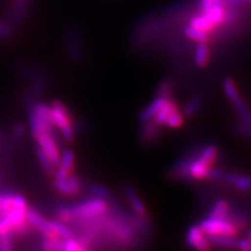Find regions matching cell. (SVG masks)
<instances>
[{
  "label": "cell",
  "instance_id": "9",
  "mask_svg": "<svg viewBox=\"0 0 251 251\" xmlns=\"http://www.w3.org/2000/svg\"><path fill=\"white\" fill-rule=\"evenodd\" d=\"M123 193L125 195L126 199H127L128 203L130 204L132 210L134 211V214L136 216L141 217V218L148 217L147 207L144 204L143 200L140 199L139 195L137 194V192L135 191L134 187H133L129 183H125L123 185Z\"/></svg>",
  "mask_w": 251,
  "mask_h": 251
},
{
  "label": "cell",
  "instance_id": "33",
  "mask_svg": "<svg viewBox=\"0 0 251 251\" xmlns=\"http://www.w3.org/2000/svg\"><path fill=\"white\" fill-rule=\"evenodd\" d=\"M25 127L22 124L16 125L13 128L12 136H13L14 140H16V141L21 140L23 137H25Z\"/></svg>",
  "mask_w": 251,
  "mask_h": 251
},
{
  "label": "cell",
  "instance_id": "29",
  "mask_svg": "<svg viewBox=\"0 0 251 251\" xmlns=\"http://www.w3.org/2000/svg\"><path fill=\"white\" fill-rule=\"evenodd\" d=\"M67 183L69 186V190H70V196L72 197H75L78 194L82 192V188H83V184L82 181L80 179H78L77 176L74 174H69L68 178H67Z\"/></svg>",
  "mask_w": 251,
  "mask_h": 251
},
{
  "label": "cell",
  "instance_id": "6",
  "mask_svg": "<svg viewBox=\"0 0 251 251\" xmlns=\"http://www.w3.org/2000/svg\"><path fill=\"white\" fill-rule=\"evenodd\" d=\"M223 89H224V92L226 94L227 99L229 100L231 105L235 109V111L239 113L240 117L244 116L250 112L247 104L245 103L244 100L241 98L240 92L237 88V85H235L232 78H230V77L225 78V80L223 81Z\"/></svg>",
  "mask_w": 251,
  "mask_h": 251
},
{
  "label": "cell",
  "instance_id": "2",
  "mask_svg": "<svg viewBox=\"0 0 251 251\" xmlns=\"http://www.w3.org/2000/svg\"><path fill=\"white\" fill-rule=\"evenodd\" d=\"M69 206L74 214L75 221H81V220H87L93 217L105 215L110 208L108 200L96 197V196H92V197L85 199L82 202Z\"/></svg>",
  "mask_w": 251,
  "mask_h": 251
},
{
  "label": "cell",
  "instance_id": "13",
  "mask_svg": "<svg viewBox=\"0 0 251 251\" xmlns=\"http://www.w3.org/2000/svg\"><path fill=\"white\" fill-rule=\"evenodd\" d=\"M204 16L213 23V25L217 27L218 25H225L227 17V7L224 4H215L210 6L205 12H201Z\"/></svg>",
  "mask_w": 251,
  "mask_h": 251
},
{
  "label": "cell",
  "instance_id": "23",
  "mask_svg": "<svg viewBox=\"0 0 251 251\" xmlns=\"http://www.w3.org/2000/svg\"><path fill=\"white\" fill-rule=\"evenodd\" d=\"M183 34L190 40H193L197 43H207L209 40V35L207 33H204V31H201L197 28H194L191 25L184 27Z\"/></svg>",
  "mask_w": 251,
  "mask_h": 251
},
{
  "label": "cell",
  "instance_id": "35",
  "mask_svg": "<svg viewBox=\"0 0 251 251\" xmlns=\"http://www.w3.org/2000/svg\"><path fill=\"white\" fill-rule=\"evenodd\" d=\"M237 250H239V251H251V241L247 238L239 240Z\"/></svg>",
  "mask_w": 251,
  "mask_h": 251
},
{
  "label": "cell",
  "instance_id": "25",
  "mask_svg": "<svg viewBox=\"0 0 251 251\" xmlns=\"http://www.w3.org/2000/svg\"><path fill=\"white\" fill-rule=\"evenodd\" d=\"M202 105L203 100L200 98H194L184 105L181 112L185 117H193L200 111Z\"/></svg>",
  "mask_w": 251,
  "mask_h": 251
},
{
  "label": "cell",
  "instance_id": "7",
  "mask_svg": "<svg viewBox=\"0 0 251 251\" xmlns=\"http://www.w3.org/2000/svg\"><path fill=\"white\" fill-rule=\"evenodd\" d=\"M185 243L196 251H210L211 244L207 235L202 231L199 225H192L185 234Z\"/></svg>",
  "mask_w": 251,
  "mask_h": 251
},
{
  "label": "cell",
  "instance_id": "28",
  "mask_svg": "<svg viewBox=\"0 0 251 251\" xmlns=\"http://www.w3.org/2000/svg\"><path fill=\"white\" fill-rule=\"evenodd\" d=\"M14 25L10 21L0 19V42L9 41L14 36Z\"/></svg>",
  "mask_w": 251,
  "mask_h": 251
},
{
  "label": "cell",
  "instance_id": "26",
  "mask_svg": "<svg viewBox=\"0 0 251 251\" xmlns=\"http://www.w3.org/2000/svg\"><path fill=\"white\" fill-rule=\"evenodd\" d=\"M184 122H185V116L178 109L168 117L166 124H164V127L170 128V129H179L184 125Z\"/></svg>",
  "mask_w": 251,
  "mask_h": 251
},
{
  "label": "cell",
  "instance_id": "3",
  "mask_svg": "<svg viewBox=\"0 0 251 251\" xmlns=\"http://www.w3.org/2000/svg\"><path fill=\"white\" fill-rule=\"evenodd\" d=\"M199 227L207 237H216V235H228L235 237L240 231L228 219H219L206 217L199 223Z\"/></svg>",
  "mask_w": 251,
  "mask_h": 251
},
{
  "label": "cell",
  "instance_id": "21",
  "mask_svg": "<svg viewBox=\"0 0 251 251\" xmlns=\"http://www.w3.org/2000/svg\"><path fill=\"white\" fill-rule=\"evenodd\" d=\"M75 164V157L72 150H65L61 154L59 167L64 170L67 174H74Z\"/></svg>",
  "mask_w": 251,
  "mask_h": 251
},
{
  "label": "cell",
  "instance_id": "24",
  "mask_svg": "<svg viewBox=\"0 0 251 251\" xmlns=\"http://www.w3.org/2000/svg\"><path fill=\"white\" fill-rule=\"evenodd\" d=\"M50 223L51 227L53 228V230L57 232V234L59 235L60 238H62V239H69V238L75 237L73 229L69 228V226H67L66 224L58 221L57 219H50Z\"/></svg>",
  "mask_w": 251,
  "mask_h": 251
},
{
  "label": "cell",
  "instance_id": "12",
  "mask_svg": "<svg viewBox=\"0 0 251 251\" xmlns=\"http://www.w3.org/2000/svg\"><path fill=\"white\" fill-rule=\"evenodd\" d=\"M169 99H164L161 97H156L150 104L147 105L143 110H141L138 115V121L140 124L146 123L153 120V117L159 111L161 107Z\"/></svg>",
  "mask_w": 251,
  "mask_h": 251
},
{
  "label": "cell",
  "instance_id": "32",
  "mask_svg": "<svg viewBox=\"0 0 251 251\" xmlns=\"http://www.w3.org/2000/svg\"><path fill=\"white\" fill-rule=\"evenodd\" d=\"M27 201L20 194H14L13 196V208L16 209H23L25 210L27 208Z\"/></svg>",
  "mask_w": 251,
  "mask_h": 251
},
{
  "label": "cell",
  "instance_id": "27",
  "mask_svg": "<svg viewBox=\"0 0 251 251\" xmlns=\"http://www.w3.org/2000/svg\"><path fill=\"white\" fill-rule=\"evenodd\" d=\"M173 91H174V85L169 78L161 81L156 89V97H161L164 99H172Z\"/></svg>",
  "mask_w": 251,
  "mask_h": 251
},
{
  "label": "cell",
  "instance_id": "22",
  "mask_svg": "<svg viewBox=\"0 0 251 251\" xmlns=\"http://www.w3.org/2000/svg\"><path fill=\"white\" fill-rule=\"evenodd\" d=\"M54 216H56V219L58 221L66 225H72L75 221L74 214L69 205H62V204H59L56 209H54Z\"/></svg>",
  "mask_w": 251,
  "mask_h": 251
},
{
  "label": "cell",
  "instance_id": "5",
  "mask_svg": "<svg viewBox=\"0 0 251 251\" xmlns=\"http://www.w3.org/2000/svg\"><path fill=\"white\" fill-rule=\"evenodd\" d=\"M37 146L40 147L45 155L49 157V159L52 163L54 168H58L60 164V147L58 143V138L56 134H50V133H42L36 139Z\"/></svg>",
  "mask_w": 251,
  "mask_h": 251
},
{
  "label": "cell",
  "instance_id": "34",
  "mask_svg": "<svg viewBox=\"0 0 251 251\" xmlns=\"http://www.w3.org/2000/svg\"><path fill=\"white\" fill-rule=\"evenodd\" d=\"M235 130H237V132H239L240 134L247 135V136L251 137V126L250 125H247L245 123L241 122L240 124L235 126Z\"/></svg>",
  "mask_w": 251,
  "mask_h": 251
},
{
  "label": "cell",
  "instance_id": "10",
  "mask_svg": "<svg viewBox=\"0 0 251 251\" xmlns=\"http://www.w3.org/2000/svg\"><path fill=\"white\" fill-rule=\"evenodd\" d=\"M158 125H156L153 121H149L141 124L139 130V141L143 145H151L158 140L161 135V131Z\"/></svg>",
  "mask_w": 251,
  "mask_h": 251
},
{
  "label": "cell",
  "instance_id": "16",
  "mask_svg": "<svg viewBox=\"0 0 251 251\" xmlns=\"http://www.w3.org/2000/svg\"><path fill=\"white\" fill-rule=\"evenodd\" d=\"M210 59V51L207 43H198L195 50L194 61L195 64L198 67H205L209 63Z\"/></svg>",
  "mask_w": 251,
  "mask_h": 251
},
{
  "label": "cell",
  "instance_id": "36",
  "mask_svg": "<svg viewBox=\"0 0 251 251\" xmlns=\"http://www.w3.org/2000/svg\"><path fill=\"white\" fill-rule=\"evenodd\" d=\"M215 0H200V12H205L214 5Z\"/></svg>",
  "mask_w": 251,
  "mask_h": 251
},
{
  "label": "cell",
  "instance_id": "19",
  "mask_svg": "<svg viewBox=\"0 0 251 251\" xmlns=\"http://www.w3.org/2000/svg\"><path fill=\"white\" fill-rule=\"evenodd\" d=\"M39 247L41 251H64V239L47 238L41 235Z\"/></svg>",
  "mask_w": 251,
  "mask_h": 251
},
{
  "label": "cell",
  "instance_id": "17",
  "mask_svg": "<svg viewBox=\"0 0 251 251\" xmlns=\"http://www.w3.org/2000/svg\"><path fill=\"white\" fill-rule=\"evenodd\" d=\"M188 25H191L194 28H197L201 31H204V33L209 34L210 31H213L215 29V26L211 23L205 16H204L203 13L200 12V14L195 15L190 19V23Z\"/></svg>",
  "mask_w": 251,
  "mask_h": 251
},
{
  "label": "cell",
  "instance_id": "15",
  "mask_svg": "<svg viewBox=\"0 0 251 251\" xmlns=\"http://www.w3.org/2000/svg\"><path fill=\"white\" fill-rule=\"evenodd\" d=\"M229 203L224 199L216 200L208 210V217L219 218V219H227L230 213Z\"/></svg>",
  "mask_w": 251,
  "mask_h": 251
},
{
  "label": "cell",
  "instance_id": "30",
  "mask_svg": "<svg viewBox=\"0 0 251 251\" xmlns=\"http://www.w3.org/2000/svg\"><path fill=\"white\" fill-rule=\"evenodd\" d=\"M88 190L92 194V196H96V197L103 198V199H106V200H110L112 198L111 194H110V192L103 185L90 184L88 186Z\"/></svg>",
  "mask_w": 251,
  "mask_h": 251
},
{
  "label": "cell",
  "instance_id": "1",
  "mask_svg": "<svg viewBox=\"0 0 251 251\" xmlns=\"http://www.w3.org/2000/svg\"><path fill=\"white\" fill-rule=\"evenodd\" d=\"M51 122L54 127L61 132V136L67 143H72L75 139V130L76 122L67 106L60 100H54L50 104Z\"/></svg>",
  "mask_w": 251,
  "mask_h": 251
},
{
  "label": "cell",
  "instance_id": "20",
  "mask_svg": "<svg viewBox=\"0 0 251 251\" xmlns=\"http://www.w3.org/2000/svg\"><path fill=\"white\" fill-rule=\"evenodd\" d=\"M35 155H36V158H37L39 164H40V167H41L44 174L46 176H52L54 169L56 168L52 166V163L49 159V157L45 155L42 149L39 146H36V148H35Z\"/></svg>",
  "mask_w": 251,
  "mask_h": 251
},
{
  "label": "cell",
  "instance_id": "14",
  "mask_svg": "<svg viewBox=\"0 0 251 251\" xmlns=\"http://www.w3.org/2000/svg\"><path fill=\"white\" fill-rule=\"evenodd\" d=\"M178 109L179 106L177 101L173 100V98L169 99L151 121H153L156 125H158L159 127H164V124H166L168 117Z\"/></svg>",
  "mask_w": 251,
  "mask_h": 251
},
{
  "label": "cell",
  "instance_id": "37",
  "mask_svg": "<svg viewBox=\"0 0 251 251\" xmlns=\"http://www.w3.org/2000/svg\"><path fill=\"white\" fill-rule=\"evenodd\" d=\"M247 239H249L251 241V227H249V229L247 231Z\"/></svg>",
  "mask_w": 251,
  "mask_h": 251
},
{
  "label": "cell",
  "instance_id": "11",
  "mask_svg": "<svg viewBox=\"0 0 251 251\" xmlns=\"http://www.w3.org/2000/svg\"><path fill=\"white\" fill-rule=\"evenodd\" d=\"M223 180L239 192H248L251 190V175H242L238 173L226 174L225 173Z\"/></svg>",
  "mask_w": 251,
  "mask_h": 251
},
{
  "label": "cell",
  "instance_id": "31",
  "mask_svg": "<svg viewBox=\"0 0 251 251\" xmlns=\"http://www.w3.org/2000/svg\"><path fill=\"white\" fill-rule=\"evenodd\" d=\"M0 251H15L14 239L11 235L0 237Z\"/></svg>",
  "mask_w": 251,
  "mask_h": 251
},
{
  "label": "cell",
  "instance_id": "8",
  "mask_svg": "<svg viewBox=\"0 0 251 251\" xmlns=\"http://www.w3.org/2000/svg\"><path fill=\"white\" fill-rule=\"evenodd\" d=\"M30 11V0H13L9 7L6 20L13 25H19L26 19Z\"/></svg>",
  "mask_w": 251,
  "mask_h": 251
},
{
  "label": "cell",
  "instance_id": "38",
  "mask_svg": "<svg viewBox=\"0 0 251 251\" xmlns=\"http://www.w3.org/2000/svg\"><path fill=\"white\" fill-rule=\"evenodd\" d=\"M2 140H3L2 134H1V132H0V146H1V144H2Z\"/></svg>",
  "mask_w": 251,
  "mask_h": 251
},
{
  "label": "cell",
  "instance_id": "18",
  "mask_svg": "<svg viewBox=\"0 0 251 251\" xmlns=\"http://www.w3.org/2000/svg\"><path fill=\"white\" fill-rule=\"evenodd\" d=\"M211 245L218 246L222 249H237L239 240L235 237L228 235H216V237H208Z\"/></svg>",
  "mask_w": 251,
  "mask_h": 251
},
{
  "label": "cell",
  "instance_id": "4",
  "mask_svg": "<svg viewBox=\"0 0 251 251\" xmlns=\"http://www.w3.org/2000/svg\"><path fill=\"white\" fill-rule=\"evenodd\" d=\"M63 42L69 57L75 62H82L85 59L83 38L76 27H68L63 35Z\"/></svg>",
  "mask_w": 251,
  "mask_h": 251
},
{
  "label": "cell",
  "instance_id": "39",
  "mask_svg": "<svg viewBox=\"0 0 251 251\" xmlns=\"http://www.w3.org/2000/svg\"><path fill=\"white\" fill-rule=\"evenodd\" d=\"M246 1H249V2H251V0H246Z\"/></svg>",
  "mask_w": 251,
  "mask_h": 251
}]
</instances>
